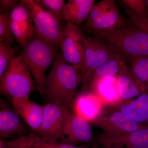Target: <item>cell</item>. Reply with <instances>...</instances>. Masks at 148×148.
Here are the masks:
<instances>
[{
  "instance_id": "cell-6",
  "label": "cell",
  "mask_w": 148,
  "mask_h": 148,
  "mask_svg": "<svg viewBox=\"0 0 148 148\" xmlns=\"http://www.w3.org/2000/svg\"><path fill=\"white\" fill-rule=\"evenodd\" d=\"M119 53L112 47L96 37L86 38L82 81L84 91H88L91 77L95 70Z\"/></svg>"
},
{
  "instance_id": "cell-30",
  "label": "cell",
  "mask_w": 148,
  "mask_h": 148,
  "mask_svg": "<svg viewBox=\"0 0 148 148\" xmlns=\"http://www.w3.org/2000/svg\"><path fill=\"white\" fill-rule=\"evenodd\" d=\"M141 30L144 32H146L148 34V18L144 21L143 24H142V27H141Z\"/></svg>"
},
{
  "instance_id": "cell-23",
  "label": "cell",
  "mask_w": 148,
  "mask_h": 148,
  "mask_svg": "<svg viewBox=\"0 0 148 148\" xmlns=\"http://www.w3.org/2000/svg\"><path fill=\"white\" fill-rule=\"evenodd\" d=\"M10 18L11 21L15 22L20 25L32 24L30 14L23 0L20 1L18 5L12 10Z\"/></svg>"
},
{
  "instance_id": "cell-33",
  "label": "cell",
  "mask_w": 148,
  "mask_h": 148,
  "mask_svg": "<svg viewBox=\"0 0 148 148\" xmlns=\"http://www.w3.org/2000/svg\"><path fill=\"white\" fill-rule=\"evenodd\" d=\"M91 148H98V147L96 145H94Z\"/></svg>"
},
{
  "instance_id": "cell-7",
  "label": "cell",
  "mask_w": 148,
  "mask_h": 148,
  "mask_svg": "<svg viewBox=\"0 0 148 148\" xmlns=\"http://www.w3.org/2000/svg\"><path fill=\"white\" fill-rule=\"evenodd\" d=\"M125 22L114 0H103L95 4L86 19L85 29L92 34L109 31Z\"/></svg>"
},
{
  "instance_id": "cell-9",
  "label": "cell",
  "mask_w": 148,
  "mask_h": 148,
  "mask_svg": "<svg viewBox=\"0 0 148 148\" xmlns=\"http://www.w3.org/2000/svg\"><path fill=\"white\" fill-rule=\"evenodd\" d=\"M86 37L75 24L68 22L63 30L61 49L65 61L81 72L84 65L85 42Z\"/></svg>"
},
{
  "instance_id": "cell-31",
  "label": "cell",
  "mask_w": 148,
  "mask_h": 148,
  "mask_svg": "<svg viewBox=\"0 0 148 148\" xmlns=\"http://www.w3.org/2000/svg\"><path fill=\"white\" fill-rule=\"evenodd\" d=\"M0 148H8L6 142L4 141L2 138L0 139Z\"/></svg>"
},
{
  "instance_id": "cell-25",
  "label": "cell",
  "mask_w": 148,
  "mask_h": 148,
  "mask_svg": "<svg viewBox=\"0 0 148 148\" xmlns=\"http://www.w3.org/2000/svg\"><path fill=\"white\" fill-rule=\"evenodd\" d=\"M11 29L17 42L24 47L32 40L34 35V30H28L17 23L10 21Z\"/></svg>"
},
{
  "instance_id": "cell-20",
  "label": "cell",
  "mask_w": 148,
  "mask_h": 148,
  "mask_svg": "<svg viewBox=\"0 0 148 148\" xmlns=\"http://www.w3.org/2000/svg\"><path fill=\"white\" fill-rule=\"evenodd\" d=\"M95 0H69L63 10L62 19L79 24L87 19L95 5Z\"/></svg>"
},
{
  "instance_id": "cell-18",
  "label": "cell",
  "mask_w": 148,
  "mask_h": 148,
  "mask_svg": "<svg viewBox=\"0 0 148 148\" xmlns=\"http://www.w3.org/2000/svg\"><path fill=\"white\" fill-rule=\"evenodd\" d=\"M104 104V102L95 92L84 91L74 101V113L91 123L101 114Z\"/></svg>"
},
{
  "instance_id": "cell-15",
  "label": "cell",
  "mask_w": 148,
  "mask_h": 148,
  "mask_svg": "<svg viewBox=\"0 0 148 148\" xmlns=\"http://www.w3.org/2000/svg\"><path fill=\"white\" fill-rule=\"evenodd\" d=\"M11 102L16 113L34 132L38 134L43 115L44 106L29 98L12 100Z\"/></svg>"
},
{
  "instance_id": "cell-34",
  "label": "cell",
  "mask_w": 148,
  "mask_h": 148,
  "mask_svg": "<svg viewBox=\"0 0 148 148\" xmlns=\"http://www.w3.org/2000/svg\"><path fill=\"white\" fill-rule=\"evenodd\" d=\"M98 148H107L104 147H101H101H98Z\"/></svg>"
},
{
  "instance_id": "cell-16",
  "label": "cell",
  "mask_w": 148,
  "mask_h": 148,
  "mask_svg": "<svg viewBox=\"0 0 148 148\" xmlns=\"http://www.w3.org/2000/svg\"><path fill=\"white\" fill-rule=\"evenodd\" d=\"M116 84L121 101L133 100L143 93H148L127 65L116 77Z\"/></svg>"
},
{
  "instance_id": "cell-2",
  "label": "cell",
  "mask_w": 148,
  "mask_h": 148,
  "mask_svg": "<svg viewBox=\"0 0 148 148\" xmlns=\"http://www.w3.org/2000/svg\"><path fill=\"white\" fill-rule=\"evenodd\" d=\"M93 34L127 59L133 56L148 57V34L133 24H125L124 22L112 30Z\"/></svg>"
},
{
  "instance_id": "cell-22",
  "label": "cell",
  "mask_w": 148,
  "mask_h": 148,
  "mask_svg": "<svg viewBox=\"0 0 148 148\" xmlns=\"http://www.w3.org/2000/svg\"><path fill=\"white\" fill-rule=\"evenodd\" d=\"M18 49L7 43L0 42V77L3 75L10 65Z\"/></svg>"
},
{
  "instance_id": "cell-4",
  "label": "cell",
  "mask_w": 148,
  "mask_h": 148,
  "mask_svg": "<svg viewBox=\"0 0 148 148\" xmlns=\"http://www.w3.org/2000/svg\"><path fill=\"white\" fill-rule=\"evenodd\" d=\"M34 82L21 56H15L0 77L1 94L7 96L10 101L29 98L34 89Z\"/></svg>"
},
{
  "instance_id": "cell-19",
  "label": "cell",
  "mask_w": 148,
  "mask_h": 148,
  "mask_svg": "<svg viewBox=\"0 0 148 148\" xmlns=\"http://www.w3.org/2000/svg\"><path fill=\"white\" fill-rule=\"evenodd\" d=\"M126 58L121 53H118L96 69L91 77L88 90L93 92L98 84L103 79L116 77L126 66Z\"/></svg>"
},
{
  "instance_id": "cell-27",
  "label": "cell",
  "mask_w": 148,
  "mask_h": 148,
  "mask_svg": "<svg viewBox=\"0 0 148 148\" xmlns=\"http://www.w3.org/2000/svg\"><path fill=\"white\" fill-rule=\"evenodd\" d=\"M131 69L139 81L145 87L148 93V70L145 66L138 62L134 57L128 58Z\"/></svg>"
},
{
  "instance_id": "cell-14",
  "label": "cell",
  "mask_w": 148,
  "mask_h": 148,
  "mask_svg": "<svg viewBox=\"0 0 148 148\" xmlns=\"http://www.w3.org/2000/svg\"><path fill=\"white\" fill-rule=\"evenodd\" d=\"M111 108L121 112L140 125L148 127V93H143L129 101H121L110 105Z\"/></svg>"
},
{
  "instance_id": "cell-29",
  "label": "cell",
  "mask_w": 148,
  "mask_h": 148,
  "mask_svg": "<svg viewBox=\"0 0 148 148\" xmlns=\"http://www.w3.org/2000/svg\"><path fill=\"white\" fill-rule=\"evenodd\" d=\"M20 1L16 0H1L0 9L1 12H8L10 10H12L18 5Z\"/></svg>"
},
{
  "instance_id": "cell-17",
  "label": "cell",
  "mask_w": 148,
  "mask_h": 148,
  "mask_svg": "<svg viewBox=\"0 0 148 148\" xmlns=\"http://www.w3.org/2000/svg\"><path fill=\"white\" fill-rule=\"evenodd\" d=\"M9 147L12 148H89V144L74 146L42 138L35 132H29L24 136L6 141Z\"/></svg>"
},
{
  "instance_id": "cell-26",
  "label": "cell",
  "mask_w": 148,
  "mask_h": 148,
  "mask_svg": "<svg viewBox=\"0 0 148 148\" xmlns=\"http://www.w3.org/2000/svg\"><path fill=\"white\" fill-rule=\"evenodd\" d=\"M36 2L43 8L53 14L60 21L62 19L63 10L65 5L64 0H36Z\"/></svg>"
},
{
  "instance_id": "cell-21",
  "label": "cell",
  "mask_w": 148,
  "mask_h": 148,
  "mask_svg": "<svg viewBox=\"0 0 148 148\" xmlns=\"http://www.w3.org/2000/svg\"><path fill=\"white\" fill-rule=\"evenodd\" d=\"M93 92L97 94L105 104H114L121 101L117 90L116 77L103 80L97 86Z\"/></svg>"
},
{
  "instance_id": "cell-11",
  "label": "cell",
  "mask_w": 148,
  "mask_h": 148,
  "mask_svg": "<svg viewBox=\"0 0 148 148\" xmlns=\"http://www.w3.org/2000/svg\"><path fill=\"white\" fill-rule=\"evenodd\" d=\"M29 126L3 99L0 101L1 138L17 139L29 133Z\"/></svg>"
},
{
  "instance_id": "cell-10",
  "label": "cell",
  "mask_w": 148,
  "mask_h": 148,
  "mask_svg": "<svg viewBox=\"0 0 148 148\" xmlns=\"http://www.w3.org/2000/svg\"><path fill=\"white\" fill-rule=\"evenodd\" d=\"M113 109V108H112ZM113 111L101 112L91 123L100 128L108 136L123 135L146 127L137 123L121 112Z\"/></svg>"
},
{
  "instance_id": "cell-5",
  "label": "cell",
  "mask_w": 148,
  "mask_h": 148,
  "mask_svg": "<svg viewBox=\"0 0 148 148\" xmlns=\"http://www.w3.org/2000/svg\"><path fill=\"white\" fill-rule=\"evenodd\" d=\"M34 22V34L61 49L64 29L60 21L34 0H23Z\"/></svg>"
},
{
  "instance_id": "cell-24",
  "label": "cell",
  "mask_w": 148,
  "mask_h": 148,
  "mask_svg": "<svg viewBox=\"0 0 148 148\" xmlns=\"http://www.w3.org/2000/svg\"><path fill=\"white\" fill-rule=\"evenodd\" d=\"M8 12H1L0 14V42L12 45L15 38L10 26V18Z\"/></svg>"
},
{
  "instance_id": "cell-1",
  "label": "cell",
  "mask_w": 148,
  "mask_h": 148,
  "mask_svg": "<svg viewBox=\"0 0 148 148\" xmlns=\"http://www.w3.org/2000/svg\"><path fill=\"white\" fill-rule=\"evenodd\" d=\"M82 81L81 72L65 61L60 54L46 76L43 96L47 103L69 109L77 87Z\"/></svg>"
},
{
  "instance_id": "cell-35",
  "label": "cell",
  "mask_w": 148,
  "mask_h": 148,
  "mask_svg": "<svg viewBox=\"0 0 148 148\" xmlns=\"http://www.w3.org/2000/svg\"><path fill=\"white\" fill-rule=\"evenodd\" d=\"M6 144H7V143H6ZM7 146H8V145H7ZM8 148H12L10 147H9L8 146Z\"/></svg>"
},
{
  "instance_id": "cell-12",
  "label": "cell",
  "mask_w": 148,
  "mask_h": 148,
  "mask_svg": "<svg viewBox=\"0 0 148 148\" xmlns=\"http://www.w3.org/2000/svg\"><path fill=\"white\" fill-rule=\"evenodd\" d=\"M96 141L101 147L107 148H148V127L117 136L101 133Z\"/></svg>"
},
{
  "instance_id": "cell-8",
  "label": "cell",
  "mask_w": 148,
  "mask_h": 148,
  "mask_svg": "<svg viewBox=\"0 0 148 148\" xmlns=\"http://www.w3.org/2000/svg\"><path fill=\"white\" fill-rule=\"evenodd\" d=\"M90 124L87 120L64 108L60 142L74 146L89 144L93 138Z\"/></svg>"
},
{
  "instance_id": "cell-13",
  "label": "cell",
  "mask_w": 148,
  "mask_h": 148,
  "mask_svg": "<svg viewBox=\"0 0 148 148\" xmlns=\"http://www.w3.org/2000/svg\"><path fill=\"white\" fill-rule=\"evenodd\" d=\"M64 108L51 103L44 106L43 115L38 135L54 141H59L64 119Z\"/></svg>"
},
{
  "instance_id": "cell-28",
  "label": "cell",
  "mask_w": 148,
  "mask_h": 148,
  "mask_svg": "<svg viewBox=\"0 0 148 148\" xmlns=\"http://www.w3.org/2000/svg\"><path fill=\"white\" fill-rule=\"evenodd\" d=\"M121 1L136 14L147 16L145 0H123Z\"/></svg>"
},
{
  "instance_id": "cell-3",
  "label": "cell",
  "mask_w": 148,
  "mask_h": 148,
  "mask_svg": "<svg viewBox=\"0 0 148 148\" xmlns=\"http://www.w3.org/2000/svg\"><path fill=\"white\" fill-rule=\"evenodd\" d=\"M23 48L20 55L32 73L37 90L43 96L46 73L59 55V48L34 34Z\"/></svg>"
},
{
  "instance_id": "cell-32",
  "label": "cell",
  "mask_w": 148,
  "mask_h": 148,
  "mask_svg": "<svg viewBox=\"0 0 148 148\" xmlns=\"http://www.w3.org/2000/svg\"><path fill=\"white\" fill-rule=\"evenodd\" d=\"M146 5V13L147 16L148 15V0H146L145 1Z\"/></svg>"
}]
</instances>
